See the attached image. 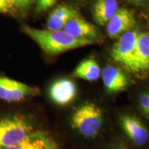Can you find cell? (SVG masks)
I'll return each mask as SVG.
<instances>
[{
  "instance_id": "cell-3",
  "label": "cell",
  "mask_w": 149,
  "mask_h": 149,
  "mask_svg": "<svg viewBox=\"0 0 149 149\" xmlns=\"http://www.w3.org/2000/svg\"><path fill=\"white\" fill-rule=\"evenodd\" d=\"M103 114L95 104L85 103L74 111L71 117V125L85 137H93L101 130Z\"/></svg>"
},
{
  "instance_id": "cell-22",
  "label": "cell",
  "mask_w": 149,
  "mask_h": 149,
  "mask_svg": "<svg viewBox=\"0 0 149 149\" xmlns=\"http://www.w3.org/2000/svg\"><path fill=\"white\" fill-rule=\"evenodd\" d=\"M117 149H129V148H127V147H126V146H124V145H122V146H120Z\"/></svg>"
},
{
  "instance_id": "cell-11",
  "label": "cell",
  "mask_w": 149,
  "mask_h": 149,
  "mask_svg": "<svg viewBox=\"0 0 149 149\" xmlns=\"http://www.w3.org/2000/svg\"><path fill=\"white\" fill-rule=\"evenodd\" d=\"M63 31L72 37L79 39L95 40L100 36L97 29L92 24L81 18L80 16L67 22L63 28Z\"/></svg>"
},
{
  "instance_id": "cell-12",
  "label": "cell",
  "mask_w": 149,
  "mask_h": 149,
  "mask_svg": "<svg viewBox=\"0 0 149 149\" xmlns=\"http://www.w3.org/2000/svg\"><path fill=\"white\" fill-rule=\"evenodd\" d=\"M149 70V33L137 35L136 42L133 72H144Z\"/></svg>"
},
{
  "instance_id": "cell-23",
  "label": "cell",
  "mask_w": 149,
  "mask_h": 149,
  "mask_svg": "<svg viewBox=\"0 0 149 149\" xmlns=\"http://www.w3.org/2000/svg\"><path fill=\"white\" fill-rule=\"evenodd\" d=\"M148 23H149V17H148Z\"/></svg>"
},
{
  "instance_id": "cell-17",
  "label": "cell",
  "mask_w": 149,
  "mask_h": 149,
  "mask_svg": "<svg viewBox=\"0 0 149 149\" xmlns=\"http://www.w3.org/2000/svg\"><path fill=\"white\" fill-rule=\"evenodd\" d=\"M14 5L12 0H0V13L10 12Z\"/></svg>"
},
{
  "instance_id": "cell-16",
  "label": "cell",
  "mask_w": 149,
  "mask_h": 149,
  "mask_svg": "<svg viewBox=\"0 0 149 149\" xmlns=\"http://www.w3.org/2000/svg\"><path fill=\"white\" fill-rule=\"evenodd\" d=\"M57 1V0H38L37 3L36 10L37 12L46 10L48 8L53 6Z\"/></svg>"
},
{
  "instance_id": "cell-1",
  "label": "cell",
  "mask_w": 149,
  "mask_h": 149,
  "mask_svg": "<svg viewBox=\"0 0 149 149\" xmlns=\"http://www.w3.org/2000/svg\"><path fill=\"white\" fill-rule=\"evenodd\" d=\"M24 33L29 35L48 55H58L75 48L90 45L96 42L89 39H79L72 37L64 31L37 30L24 26Z\"/></svg>"
},
{
  "instance_id": "cell-21",
  "label": "cell",
  "mask_w": 149,
  "mask_h": 149,
  "mask_svg": "<svg viewBox=\"0 0 149 149\" xmlns=\"http://www.w3.org/2000/svg\"><path fill=\"white\" fill-rule=\"evenodd\" d=\"M144 114L146 115V117H148V119L149 120V109H148V110H146V111H144Z\"/></svg>"
},
{
  "instance_id": "cell-10",
  "label": "cell",
  "mask_w": 149,
  "mask_h": 149,
  "mask_svg": "<svg viewBox=\"0 0 149 149\" xmlns=\"http://www.w3.org/2000/svg\"><path fill=\"white\" fill-rule=\"evenodd\" d=\"M102 77L106 90L109 93H117L124 91L128 86L126 74L118 67L108 65L102 70Z\"/></svg>"
},
{
  "instance_id": "cell-6",
  "label": "cell",
  "mask_w": 149,
  "mask_h": 149,
  "mask_svg": "<svg viewBox=\"0 0 149 149\" xmlns=\"http://www.w3.org/2000/svg\"><path fill=\"white\" fill-rule=\"evenodd\" d=\"M77 89L73 81L68 78H60L51 84L49 97L54 103L59 106H66L76 97Z\"/></svg>"
},
{
  "instance_id": "cell-9",
  "label": "cell",
  "mask_w": 149,
  "mask_h": 149,
  "mask_svg": "<svg viewBox=\"0 0 149 149\" xmlns=\"http://www.w3.org/2000/svg\"><path fill=\"white\" fill-rule=\"evenodd\" d=\"M6 149H59L57 143L48 133L34 130L23 140Z\"/></svg>"
},
{
  "instance_id": "cell-2",
  "label": "cell",
  "mask_w": 149,
  "mask_h": 149,
  "mask_svg": "<svg viewBox=\"0 0 149 149\" xmlns=\"http://www.w3.org/2000/svg\"><path fill=\"white\" fill-rule=\"evenodd\" d=\"M33 131V122L26 115L3 117L0 120V149H6L17 144Z\"/></svg>"
},
{
  "instance_id": "cell-8",
  "label": "cell",
  "mask_w": 149,
  "mask_h": 149,
  "mask_svg": "<svg viewBox=\"0 0 149 149\" xmlns=\"http://www.w3.org/2000/svg\"><path fill=\"white\" fill-rule=\"evenodd\" d=\"M121 126L130 140L137 145H144L149 139V132L146 126L135 117L124 115L120 117Z\"/></svg>"
},
{
  "instance_id": "cell-15",
  "label": "cell",
  "mask_w": 149,
  "mask_h": 149,
  "mask_svg": "<svg viewBox=\"0 0 149 149\" xmlns=\"http://www.w3.org/2000/svg\"><path fill=\"white\" fill-rule=\"evenodd\" d=\"M101 72L100 67L95 59L88 57L77 65L73 72V76L86 81H94L99 79Z\"/></svg>"
},
{
  "instance_id": "cell-13",
  "label": "cell",
  "mask_w": 149,
  "mask_h": 149,
  "mask_svg": "<svg viewBox=\"0 0 149 149\" xmlns=\"http://www.w3.org/2000/svg\"><path fill=\"white\" fill-rule=\"evenodd\" d=\"M77 17H79V15L75 9L68 6H59L50 14L46 26L49 31H59L63 29L68 21Z\"/></svg>"
},
{
  "instance_id": "cell-4",
  "label": "cell",
  "mask_w": 149,
  "mask_h": 149,
  "mask_svg": "<svg viewBox=\"0 0 149 149\" xmlns=\"http://www.w3.org/2000/svg\"><path fill=\"white\" fill-rule=\"evenodd\" d=\"M137 35V31L132 30L124 33L113 45L111 51L113 60L133 72Z\"/></svg>"
},
{
  "instance_id": "cell-5",
  "label": "cell",
  "mask_w": 149,
  "mask_h": 149,
  "mask_svg": "<svg viewBox=\"0 0 149 149\" xmlns=\"http://www.w3.org/2000/svg\"><path fill=\"white\" fill-rule=\"evenodd\" d=\"M40 89L16 80L0 76V99L8 102H21L37 95Z\"/></svg>"
},
{
  "instance_id": "cell-14",
  "label": "cell",
  "mask_w": 149,
  "mask_h": 149,
  "mask_svg": "<svg viewBox=\"0 0 149 149\" xmlns=\"http://www.w3.org/2000/svg\"><path fill=\"white\" fill-rule=\"evenodd\" d=\"M118 9L117 0H95L93 6V18L98 25L104 26Z\"/></svg>"
},
{
  "instance_id": "cell-20",
  "label": "cell",
  "mask_w": 149,
  "mask_h": 149,
  "mask_svg": "<svg viewBox=\"0 0 149 149\" xmlns=\"http://www.w3.org/2000/svg\"><path fill=\"white\" fill-rule=\"evenodd\" d=\"M130 2L135 3L136 5H142L144 6L149 2V0H128Z\"/></svg>"
},
{
  "instance_id": "cell-18",
  "label": "cell",
  "mask_w": 149,
  "mask_h": 149,
  "mask_svg": "<svg viewBox=\"0 0 149 149\" xmlns=\"http://www.w3.org/2000/svg\"><path fill=\"white\" fill-rule=\"evenodd\" d=\"M139 106L144 112L149 109V93H144L139 97Z\"/></svg>"
},
{
  "instance_id": "cell-19",
  "label": "cell",
  "mask_w": 149,
  "mask_h": 149,
  "mask_svg": "<svg viewBox=\"0 0 149 149\" xmlns=\"http://www.w3.org/2000/svg\"><path fill=\"white\" fill-rule=\"evenodd\" d=\"M13 1L14 4L18 6H26L31 2V0H12Z\"/></svg>"
},
{
  "instance_id": "cell-7",
  "label": "cell",
  "mask_w": 149,
  "mask_h": 149,
  "mask_svg": "<svg viewBox=\"0 0 149 149\" xmlns=\"http://www.w3.org/2000/svg\"><path fill=\"white\" fill-rule=\"evenodd\" d=\"M107 25L108 35L114 39L131 31L136 25V20L133 14L129 10L122 8L117 10Z\"/></svg>"
}]
</instances>
